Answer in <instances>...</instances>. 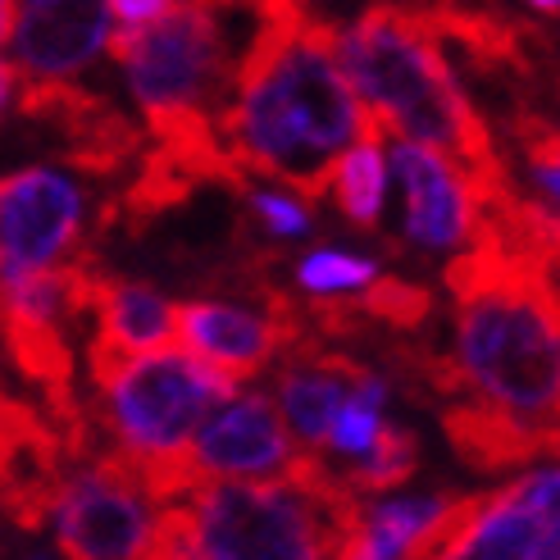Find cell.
Here are the masks:
<instances>
[{
  "label": "cell",
  "mask_w": 560,
  "mask_h": 560,
  "mask_svg": "<svg viewBox=\"0 0 560 560\" xmlns=\"http://www.w3.org/2000/svg\"><path fill=\"white\" fill-rule=\"evenodd\" d=\"M370 124L338 65L332 27L305 0H256V33L219 109V142L237 170L319 201L338 155Z\"/></svg>",
  "instance_id": "1"
},
{
  "label": "cell",
  "mask_w": 560,
  "mask_h": 560,
  "mask_svg": "<svg viewBox=\"0 0 560 560\" xmlns=\"http://www.w3.org/2000/svg\"><path fill=\"white\" fill-rule=\"evenodd\" d=\"M442 278L456 301L452 360L465 397L556 429V265L511 256L488 237H469Z\"/></svg>",
  "instance_id": "2"
},
{
  "label": "cell",
  "mask_w": 560,
  "mask_h": 560,
  "mask_svg": "<svg viewBox=\"0 0 560 560\" xmlns=\"http://www.w3.org/2000/svg\"><path fill=\"white\" fill-rule=\"evenodd\" d=\"M332 50L360 105L383 132L433 147L460 170L474 201L511 187L483 115L465 96L456 69L433 46L410 5H365L342 27H332Z\"/></svg>",
  "instance_id": "3"
},
{
  "label": "cell",
  "mask_w": 560,
  "mask_h": 560,
  "mask_svg": "<svg viewBox=\"0 0 560 560\" xmlns=\"http://www.w3.org/2000/svg\"><path fill=\"white\" fill-rule=\"evenodd\" d=\"M183 501L191 560H338L365 497L319 452H296L273 479H201Z\"/></svg>",
  "instance_id": "4"
},
{
  "label": "cell",
  "mask_w": 560,
  "mask_h": 560,
  "mask_svg": "<svg viewBox=\"0 0 560 560\" xmlns=\"http://www.w3.org/2000/svg\"><path fill=\"white\" fill-rule=\"evenodd\" d=\"M105 46L128 73L151 142L233 164V155L219 142V109L229 105L237 60L214 5L206 0L183 5L178 0L155 23L109 33Z\"/></svg>",
  "instance_id": "5"
},
{
  "label": "cell",
  "mask_w": 560,
  "mask_h": 560,
  "mask_svg": "<svg viewBox=\"0 0 560 560\" xmlns=\"http://www.w3.org/2000/svg\"><path fill=\"white\" fill-rule=\"evenodd\" d=\"M105 401V433L115 456L137 474L151 501H178L196 483L187 442L210 406L237 397V378L206 365L201 355L155 347L142 355L115 360L92 374Z\"/></svg>",
  "instance_id": "6"
},
{
  "label": "cell",
  "mask_w": 560,
  "mask_h": 560,
  "mask_svg": "<svg viewBox=\"0 0 560 560\" xmlns=\"http://www.w3.org/2000/svg\"><path fill=\"white\" fill-rule=\"evenodd\" d=\"M50 515L65 560H142L155 524L151 497L115 446L73 460Z\"/></svg>",
  "instance_id": "7"
},
{
  "label": "cell",
  "mask_w": 560,
  "mask_h": 560,
  "mask_svg": "<svg viewBox=\"0 0 560 560\" xmlns=\"http://www.w3.org/2000/svg\"><path fill=\"white\" fill-rule=\"evenodd\" d=\"M265 292V315L242 311V305H223V301H187L174 305V338L183 342V351L201 355L206 365L223 370L229 378L246 383L260 370L273 365V355L288 342L305 338L311 324H305L301 305L273 288Z\"/></svg>",
  "instance_id": "8"
},
{
  "label": "cell",
  "mask_w": 560,
  "mask_h": 560,
  "mask_svg": "<svg viewBox=\"0 0 560 560\" xmlns=\"http://www.w3.org/2000/svg\"><path fill=\"white\" fill-rule=\"evenodd\" d=\"M82 246V187L55 170H14L0 178V273L50 269Z\"/></svg>",
  "instance_id": "9"
},
{
  "label": "cell",
  "mask_w": 560,
  "mask_h": 560,
  "mask_svg": "<svg viewBox=\"0 0 560 560\" xmlns=\"http://www.w3.org/2000/svg\"><path fill=\"white\" fill-rule=\"evenodd\" d=\"M14 101L23 119L46 124L60 137L65 160L78 164L82 174L109 178L128 170L147 147V137L128 115H119L105 96L73 88L69 78H14Z\"/></svg>",
  "instance_id": "10"
},
{
  "label": "cell",
  "mask_w": 560,
  "mask_h": 560,
  "mask_svg": "<svg viewBox=\"0 0 560 560\" xmlns=\"http://www.w3.org/2000/svg\"><path fill=\"white\" fill-rule=\"evenodd\" d=\"M296 456L288 424L278 415V401L265 392L250 397H229L219 410L196 424L187 442V460L196 479H273Z\"/></svg>",
  "instance_id": "11"
},
{
  "label": "cell",
  "mask_w": 560,
  "mask_h": 560,
  "mask_svg": "<svg viewBox=\"0 0 560 560\" xmlns=\"http://www.w3.org/2000/svg\"><path fill=\"white\" fill-rule=\"evenodd\" d=\"M429 560H556V469L488 492L479 515Z\"/></svg>",
  "instance_id": "12"
},
{
  "label": "cell",
  "mask_w": 560,
  "mask_h": 560,
  "mask_svg": "<svg viewBox=\"0 0 560 560\" xmlns=\"http://www.w3.org/2000/svg\"><path fill=\"white\" fill-rule=\"evenodd\" d=\"M109 42V0H23L10 23L14 78H73Z\"/></svg>",
  "instance_id": "13"
},
{
  "label": "cell",
  "mask_w": 560,
  "mask_h": 560,
  "mask_svg": "<svg viewBox=\"0 0 560 560\" xmlns=\"http://www.w3.org/2000/svg\"><path fill=\"white\" fill-rule=\"evenodd\" d=\"M82 315L96 324L88 342L92 374L115 365V360L155 351L174 338V305L142 283L105 273L96 260L88 269V283H82Z\"/></svg>",
  "instance_id": "14"
},
{
  "label": "cell",
  "mask_w": 560,
  "mask_h": 560,
  "mask_svg": "<svg viewBox=\"0 0 560 560\" xmlns=\"http://www.w3.org/2000/svg\"><path fill=\"white\" fill-rule=\"evenodd\" d=\"M392 170L401 178L406 196V237L429 246V250H452L465 246L479 219V201H474L469 183L446 155L419 142H397L392 151Z\"/></svg>",
  "instance_id": "15"
},
{
  "label": "cell",
  "mask_w": 560,
  "mask_h": 560,
  "mask_svg": "<svg viewBox=\"0 0 560 560\" xmlns=\"http://www.w3.org/2000/svg\"><path fill=\"white\" fill-rule=\"evenodd\" d=\"M438 410H442V433L456 446V456L483 474H506L515 465L556 452V429L528 424V419L506 415L488 401L456 397V401H442Z\"/></svg>",
  "instance_id": "16"
},
{
  "label": "cell",
  "mask_w": 560,
  "mask_h": 560,
  "mask_svg": "<svg viewBox=\"0 0 560 560\" xmlns=\"http://www.w3.org/2000/svg\"><path fill=\"white\" fill-rule=\"evenodd\" d=\"M332 201L347 214V223L355 229H378V214H383V191H387V160H383V128L378 119L355 137V142L338 155L332 164Z\"/></svg>",
  "instance_id": "17"
},
{
  "label": "cell",
  "mask_w": 560,
  "mask_h": 560,
  "mask_svg": "<svg viewBox=\"0 0 560 560\" xmlns=\"http://www.w3.org/2000/svg\"><path fill=\"white\" fill-rule=\"evenodd\" d=\"M415 469H419V438L410 429H401V424H383L374 446L365 452V465H355L351 474H342V479L360 497H370V492L401 488Z\"/></svg>",
  "instance_id": "18"
},
{
  "label": "cell",
  "mask_w": 560,
  "mask_h": 560,
  "mask_svg": "<svg viewBox=\"0 0 560 560\" xmlns=\"http://www.w3.org/2000/svg\"><path fill=\"white\" fill-rule=\"evenodd\" d=\"M383 401H387V383L378 374H370L365 383H355L342 397L338 415H332L324 442L332 446V452H342V456H365L374 446V438H378V429H383Z\"/></svg>",
  "instance_id": "19"
},
{
  "label": "cell",
  "mask_w": 560,
  "mask_h": 560,
  "mask_svg": "<svg viewBox=\"0 0 560 560\" xmlns=\"http://www.w3.org/2000/svg\"><path fill=\"white\" fill-rule=\"evenodd\" d=\"M378 273L374 260L347 256V250H315L296 265V283L311 296H338V292H360Z\"/></svg>",
  "instance_id": "20"
},
{
  "label": "cell",
  "mask_w": 560,
  "mask_h": 560,
  "mask_svg": "<svg viewBox=\"0 0 560 560\" xmlns=\"http://www.w3.org/2000/svg\"><path fill=\"white\" fill-rule=\"evenodd\" d=\"M246 196H250V210H256V219L265 223L273 237H301L305 229H311V214H305L292 196H278V191H246Z\"/></svg>",
  "instance_id": "21"
},
{
  "label": "cell",
  "mask_w": 560,
  "mask_h": 560,
  "mask_svg": "<svg viewBox=\"0 0 560 560\" xmlns=\"http://www.w3.org/2000/svg\"><path fill=\"white\" fill-rule=\"evenodd\" d=\"M178 0H109V14H115L124 27H142L155 23L160 14H170Z\"/></svg>",
  "instance_id": "22"
},
{
  "label": "cell",
  "mask_w": 560,
  "mask_h": 560,
  "mask_svg": "<svg viewBox=\"0 0 560 560\" xmlns=\"http://www.w3.org/2000/svg\"><path fill=\"white\" fill-rule=\"evenodd\" d=\"M10 96H14V69L0 60V115H5L10 109Z\"/></svg>",
  "instance_id": "23"
},
{
  "label": "cell",
  "mask_w": 560,
  "mask_h": 560,
  "mask_svg": "<svg viewBox=\"0 0 560 560\" xmlns=\"http://www.w3.org/2000/svg\"><path fill=\"white\" fill-rule=\"evenodd\" d=\"M10 23H14V5L10 0H0V46L10 42Z\"/></svg>",
  "instance_id": "24"
},
{
  "label": "cell",
  "mask_w": 560,
  "mask_h": 560,
  "mask_svg": "<svg viewBox=\"0 0 560 560\" xmlns=\"http://www.w3.org/2000/svg\"><path fill=\"white\" fill-rule=\"evenodd\" d=\"M528 5H534V10H542V14H551V19H556V5H560V0H528Z\"/></svg>",
  "instance_id": "25"
},
{
  "label": "cell",
  "mask_w": 560,
  "mask_h": 560,
  "mask_svg": "<svg viewBox=\"0 0 560 560\" xmlns=\"http://www.w3.org/2000/svg\"><path fill=\"white\" fill-rule=\"evenodd\" d=\"M370 5H410V0H370Z\"/></svg>",
  "instance_id": "26"
},
{
  "label": "cell",
  "mask_w": 560,
  "mask_h": 560,
  "mask_svg": "<svg viewBox=\"0 0 560 560\" xmlns=\"http://www.w3.org/2000/svg\"><path fill=\"white\" fill-rule=\"evenodd\" d=\"M27 560H50V556H46V551H33V556H27Z\"/></svg>",
  "instance_id": "27"
},
{
  "label": "cell",
  "mask_w": 560,
  "mask_h": 560,
  "mask_svg": "<svg viewBox=\"0 0 560 560\" xmlns=\"http://www.w3.org/2000/svg\"><path fill=\"white\" fill-rule=\"evenodd\" d=\"M210 5H229V0H210Z\"/></svg>",
  "instance_id": "28"
}]
</instances>
